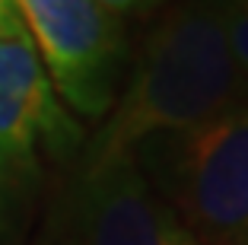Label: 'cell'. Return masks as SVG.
I'll list each match as a JSON object with an SVG mask.
<instances>
[{"label":"cell","instance_id":"6da1fadb","mask_svg":"<svg viewBox=\"0 0 248 245\" xmlns=\"http://www.w3.org/2000/svg\"><path fill=\"white\" fill-rule=\"evenodd\" d=\"M248 102L219 0H185L146 38L131 86L86 156H121L159 131H182Z\"/></svg>","mask_w":248,"mask_h":245},{"label":"cell","instance_id":"7a4b0ae2","mask_svg":"<svg viewBox=\"0 0 248 245\" xmlns=\"http://www.w3.org/2000/svg\"><path fill=\"white\" fill-rule=\"evenodd\" d=\"M143 181L201 245H248V102L131 147Z\"/></svg>","mask_w":248,"mask_h":245},{"label":"cell","instance_id":"3957f363","mask_svg":"<svg viewBox=\"0 0 248 245\" xmlns=\"http://www.w3.org/2000/svg\"><path fill=\"white\" fill-rule=\"evenodd\" d=\"M54 93L86 118L115 105L124 64L118 19L95 0H16Z\"/></svg>","mask_w":248,"mask_h":245},{"label":"cell","instance_id":"277c9868","mask_svg":"<svg viewBox=\"0 0 248 245\" xmlns=\"http://www.w3.org/2000/svg\"><path fill=\"white\" fill-rule=\"evenodd\" d=\"M51 220L64 245H201L143 181L131 153L86 156Z\"/></svg>","mask_w":248,"mask_h":245},{"label":"cell","instance_id":"5b68a950","mask_svg":"<svg viewBox=\"0 0 248 245\" xmlns=\"http://www.w3.org/2000/svg\"><path fill=\"white\" fill-rule=\"evenodd\" d=\"M80 131L61 105L29 35L0 42V172L32 181L38 153L64 156Z\"/></svg>","mask_w":248,"mask_h":245},{"label":"cell","instance_id":"8992f818","mask_svg":"<svg viewBox=\"0 0 248 245\" xmlns=\"http://www.w3.org/2000/svg\"><path fill=\"white\" fill-rule=\"evenodd\" d=\"M29 181L0 172V245H16L22 232V201Z\"/></svg>","mask_w":248,"mask_h":245},{"label":"cell","instance_id":"52a82bcc","mask_svg":"<svg viewBox=\"0 0 248 245\" xmlns=\"http://www.w3.org/2000/svg\"><path fill=\"white\" fill-rule=\"evenodd\" d=\"M219 16H223L235 67L248 86V0H219Z\"/></svg>","mask_w":248,"mask_h":245},{"label":"cell","instance_id":"ba28073f","mask_svg":"<svg viewBox=\"0 0 248 245\" xmlns=\"http://www.w3.org/2000/svg\"><path fill=\"white\" fill-rule=\"evenodd\" d=\"M22 35H29V32H26V22H22V16H19L16 0H0V42L22 38Z\"/></svg>","mask_w":248,"mask_h":245},{"label":"cell","instance_id":"9c48e42d","mask_svg":"<svg viewBox=\"0 0 248 245\" xmlns=\"http://www.w3.org/2000/svg\"><path fill=\"white\" fill-rule=\"evenodd\" d=\"M95 3H102L108 13H137V10L153 7L159 0H95Z\"/></svg>","mask_w":248,"mask_h":245},{"label":"cell","instance_id":"30bf717a","mask_svg":"<svg viewBox=\"0 0 248 245\" xmlns=\"http://www.w3.org/2000/svg\"><path fill=\"white\" fill-rule=\"evenodd\" d=\"M42 245H64V239H61V232H58V226H54V220H51V229L45 232Z\"/></svg>","mask_w":248,"mask_h":245}]
</instances>
